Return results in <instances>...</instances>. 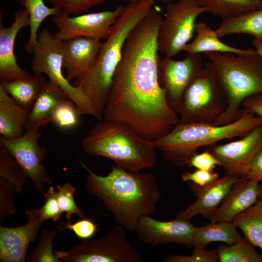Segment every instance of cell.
I'll return each mask as SVG.
<instances>
[{"label": "cell", "mask_w": 262, "mask_h": 262, "mask_svg": "<svg viewBox=\"0 0 262 262\" xmlns=\"http://www.w3.org/2000/svg\"><path fill=\"white\" fill-rule=\"evenodd\" d=\"M162 18L152 8L129 34L103 112V119L123 123L154 141L180 122L160 81L157 40Z\"/></svg>", "instance_id": "cell-1"}, {"label": "cell", "mask_w": 262, "mask_h": 262, "mask_svg": "<svg viewBox=\"0 0 262 262\" xmlns=\"http://www.w3.org/2000/svg\"><path fill=\"white\" fill-rule=\"evenodd\" d=\"M80 163L88 173L86 180L88 191L99 198L118 225L129 231H135L142 217L156 211L162 196L152 173H132L115 164L102 176Z\"/></svg>", "instance_id": "cell-2"}, {"label": "cell", "mask_w": 262, "mask_h": 262, "mask_svg": "<svg viewBox=\"0 0 262 262\" xmlns=\"http://www.w3.org/2000/svg\"><path fill=\"white\" fill-rule=\"evenodd\" d=\"M155 1L139 0L124 6L109 36L102 43L94 66L73 84L89 99L95 111V118L99 121L103 119L113 78L122 57L125 43L132 30L153 8Z\"/></svg>", "instance_id": "cell-3"}, {"label": "cell", "mask_w": 262, "mask_h": 262, "mask_svg": "<svg viewBox=\"0 0 262 262\" xmlns=\"http://www.w3.org/2000/svg\"><path fill=\"white\" fill-rule=\"evenodd\" d=\"M81 145L86 153L109 159L132 173L152 168L156 162L155 141L118 122L99 120L87 131Z\"/></svg>", "instance_id": "cell-4"}, {"label": "cell", "mask_w": 262, "mask_h": 262, "mask_svg": "<svg viewBox=\"0 0 262 262\" xmlns=\"http://www.w3.org/2000/svg\"><path fill=\"white\" fill-rule=\"evenodd\" d=\"M262 124V119L244 109L240 117L224 125L178 123L167 134L155 141L157 149L172 164L187 165L197 149L218 141L242 137Z\"/></svg>", "instance_id": "cell-5"}, {"label": "cell", "mask_w": 262, "mask_h": 262, "mask_svg": "<svg viewBox=\"0 0 262 262\" xmlns=\"http://www.w3.org/2000/svg\"><path fill=\"white\" fill-rule=\"evenodd\" d=\"M203 55L211 64L228 102L226 110L213 125L231 123L241 115L245 99L262 93V58L256 50L248 54L207 52Z\"/></svg>", "instance_id": "cell-6"}, {"label": "cell", "mask_w": 262, "mask_h": 262, "mask_svg": "<svg viewBox=\"0 0 262 262\" xmlns=\"http://www.w3.org/2000/svg\"><path fill=\"white\" fill-rule=\"evenodd\" d=\"M228 105L226 94L209 62L186 89L176 113L180 123L213 124Z\"/></svg>", "instance_id": "cell-7"}, {"label": "cell", "mask_w": 262, "mask_h": 262, "mask_svg": "<svg viewBox=\"0 0 262 262\" xmlns=\"http://www.w3.org/2000/svg\"><path fill=\"white\" fill-rule=\"evenodd\" d=\"M64 41L49 30L44 29L38 34L31 61L33 74H45L57 84L74 103L80 115L96 114L89 99L78 87L72 85L63 73Z\"/></svg>", "instance_id": "cell-8"}, {"label": "cell", "mask_w": 262, "mask_h": 262, "mask_svg": "<svg viewBox=\"0 0 262 262\" xmlns=\"http://www.w3.org/2000/svg\"><path fill=\"white\" fill-rule=\"evenodd\" d=\"M118 225L100 237L82 240L67 251H54L60 262H140L141 255Z\"/></svg>", "instance_id": "cell-9"}, {"label": "cell", "mask_w": 262, "mask_h": 262, "mask_svg": "<svg viewBox=\"0 0 262 262\" xmlns=\"http://www.w3.org/2000/svg\"><path fill=\"white\" fill-rule=\"evenodd\" d=\"M166 5L158 33V47L165 57L174 58L192 38L198 16L207 11L196 0H178Z\"/></svg>", "instance_id": "cell-10"}, {"label": "cell", "mask_w": 262, "mask_h": 262, "mask_svg": "<svg viewBox=\"0 0 262 262\" xmlns=\"http://www.w3.org/2000/svg\"><path fill=\"white\" fill-rule=\"evenodd\" d=\"M42 135L40 129L28 130L16 139H7L0 136V144L13 156L36 189L43 192L45 184H51L52 180L42 164L47 150L38 144Z\"/></svg>", "instance_id": "cell-11"}, {"label": "cell", "mask_w": 262, "mask_h": 262, "mask_svg": "<svg viewBox=\"0 0 262 262\" xmlns=\"http://www.w3.org/2000/svg\"><path fill=\"white\" fill-rule=\"evenodd\" d=\"M124 8V6L120 5L113 10L80 14L75 16H70L62 11L53 16L58 29L54 34L63 41L78 37L100 40L106 39Z\"/></svg>", "instance_id": "cell-12"}, {"label": "cell", "mask_w": 262, "mask_h": 262, "mask_svg": "<svg viewBox=\"0 0 262 262\" xmlns=\"http://www.w3.org/2000/svg\"><path fill=\"white\" fill-rule=\"evenodd\" d=\"M262 149V124L241 139L222 145L214 144L207 150L220 162L226 175L246 177L249 165Z\"/></svg>", "instance_id": "cell-13"}, {"label": "cell", "mask_w": 262, "mask_h": 262, "mask_svg": "<svg viewBox=\"0 0 262 262\" xmlns=\"http://www.w3.org/2000/svg\"><path fill=\"white\" fill-rule=\"evenodd\" d=\"M201 54L188 53L180 60L164 57L160 60L161 84L168 102L176 113L186 89L203 66Z\"/></svg>", "instance_id": "cell-14"}, {"label": "cell", "mask_w": 262, "mask_h": 262, "mask_svg": "<svg viewBox=\"0 0 262 262\" xmlns=\"http://www.w3.org/2000/svg\"><path fill=\"white\" fill-rule=\"evenodd\" d=\"M196 229L191 219L176 217L160 221L145 216L140 219L135 231L141 242L152 246L173 243L191 246Z\"/></svg>", "instance_id": "cell-15"}, {"label": "cell", "mask_w": 262, "mask_h": 262, "mask_svg": "<svg viewBox=\"0 0 262 262\" xmlns=\"http://www.w3.org/2000/svg\"><path fill=\"white\" fill-rule=\"evenodd\" d=\"M27 221L17 227L0 226V261L24 262L28 246L33 240L43 223L38 209L25 212Z\"/></svg>", "instance_id": "cell-16"}, {"label": "cell", "mask_w": 262, "mask_h": 262, "mask_svg": "<svg viewBox=\"0 0 262 262\" xmlns=\"http://www.w3.org/2000/svg\"><path fill=\"white\" fill-rule=\"evenodd\" d=\"M30 25L29 16L24 8L14 13V20L9 27H5L0 21V80L8 82L27 78L30 76L28 71L18 66L15 54L16 36L23 28Z\"/></svg>", "instance_id": "cell-17"}, {"label": "cell", "mask_w": 262, "mask_h": 262, "mask_svg": "<svg viewBox=\"0 0 262 262\" xmlns=\"http://www.w3.org/2000/svg\"><path fill=\"white\" fill-rule=\"evenodd\" d=\"M102 44L100 40L84 37L64 41L63 67L69 82L82 78L91 70Z\"/></svg>", "instance_id": "cell-18"}, {"label": "cell", "mask_w": 262, "mask_h": 262, "mask_svg": "<svg viewBox=\"0 0 262 262\" xmlns=\"http://www.w3.org/2000/svg\"><path fill=\"white\" fill-rule=\"evenodd\" d=\"M259 192V182L240 178L234 183L221 206L203 215L211 222H232L236 216L258 201Z\"/></svg>", "instance_id": "cell-19"}, {"label": "cell", "mask_w": 262, "mask_h": 262, "mask_svg": "<svg viewBox=\"0 0 262 262\" xmlns=\"http://www.w3.org/2000/svg\"><path fill=\"white\" fill-rule=\"evenodd\" d=\"M240 178L226 175L204 187L192 183L191 186L197 194V199L185 210L179 213L176 217L191 219L196 215L203 214L214 210L222 202L234 183Z\"/></svg>", "instance_id": "cell-20"}, {"label": "cell", "mask_w": 262, "mask_h": 262, "mask_svg": "<svg viewBox=\"0 0 262 262\" xmlns=\"http://www.w3.org/2000/svg\"><path fill=\"white\" fill-rule=\"evenodd\" d=\"M68 98L57 84L48 79L29 112L25 130L40 129L51 122L58 105Z\"/></svg>", "instance_id": "cell-21"}, {"label": "cell", "mask_w": 262, "mask_h": 262, "mask_svg": "<svg viewBox=\"0 0 262 262\" xmlns=\"http://www.w3.org/2000/svg\"><path fill=\"white\" fill-rule=\"evenodd\" d=\"M29 112L0 86V136L7 139L22 136Z\"/></svg>", "instance_id": "cell-22"}, {"label": "cell", "mask_w": 262, "mask_h": 262, "mask_svg": "<svg viewBox=\"0 0 262 262\" xmlns=\"http://www.w3.org/2000/svg\"><path fill=\"white\" fill-rule=\"evenodd\" d=\"M195 33L196 37L183 48L182 51L194 54L217 52L235 54H248L255 51L252 49H239L224 43L220 40L215 30L204 21L196 23Z\"/></svg>", "instance_id": "cell-23"}, {"label": "cell", "mask_w": 262, "mask_h": 262, "mask_svg": "<svg viewBox=\"0 0 262 262\" xmlns=\"http://www.w3.org/2000/svg\"><path fill=\"white\" fill-rule=\"evenodd\" d=\"M47 81L44 74H34L25 78L1 82L0 86L16 102L30 111Z\"/></svg>", "instance_id": "cell-24"}, {"label": "cell", "mask_w": 262, "mask_h": 262, "mask_svg": "<svg viewBox=\"0 0 262 262\" xmlns=\"http://www.w3.org/2000/svg\"><path fill=\"white\" fill-rule=\"evenodd\" d=\"M237 227L232 222H211L201 227L196 228L193 237L191 246L194 247H206L213 242H222L229 245L241 239Z\"/></svg>", "instance_id": "cell-25"}, {"label": "cell", "mask_w": 262, "mask_h": 262, "mask_svg": "<svg viewBox=\"0 0 262 262\" xmlns=\"http://www.w3.org/2000/svg\"><path fill=\"white\" fill-rule=\"evenodd\" d=\"M207 13L221 17L222 21L233 19L262 6L259 0H196Z\"/></svg>", "instance_id": "cell-26"}, {"label": "cell", "mask_w": 262, "mask_h": 262, "mask_svg": "<svg viewBox=\"0 0 262 262\" xmlns=\"http://www.w3.org/2000/svg\"><path fill=\"white\" fill-rule=\"evenodd\" d=\"M215 31L219 38L239 33L262 38V6L240 16L222 21Z\"/></svg>", "instance_id": "cell-27"}, {"label": "cell", "mask_w": 262, "mask_h": 262, "mask_svg": "<svg viewBox=\"0 0 262 262\" xmlns=\"http://www.w3.org/2000/svg\"><path fill=\"white\" fill-rule=\"evenodd\" d=\"M18 3L27 11L30 20V34L25 44L27 53L32 54L36 46L38 30L42 22L48 17L55 16L62 11L57 7H49L44 0H17Z\"/></svg>", "instance_id": "cell-28"}, {"label": "cell", "mask_w": 262, "mask_h": 262, "mask_svg": "<svg viewBox=\"0 0 262 262\" xmlns=\"http://www.w3.org/2000/svg\"><path fill=\"white\" fill-rule=\"evenodd\" d=\"M232 222L253 246L262 250V200L259 199Z\"/></svg>", "instance_id": "cell-29"}, {"label": "cell", "mask_w": 262, "mask_h": 262, "mask_svg": "<svg viewBox=\"0 0 262 262\" xmlns=\"http://www.w3.org/2000/svg\"><path fill=\"white\" fill-rule=\"evenodd\" d=\"M216 250L221 262H262V255L245 237L229 246L220 245Z\"/></svg>", "instance_id": "cell-30"}, {"label": "cell", "mask_w": 262, "mask_h": 262, "mask_svg": "<svg viewBox=\"0 0 262 262\" xmlns=\"http://www.w3.org/2000/svg\"><path fill=\"white\" fill-rule=\"evenodd\" d=\"M0 177L16 186L21 193L28 177L11 153L0 144Z\"/></svg>", "instance_id": "cell-31"}, {"label": "cell", "mask_w": 262, "mask_h": 262, "mask_svg": "<svg viewBox=\"0 0 262 262\" xmlns=\"http://www.w3.org/2000/svg\"><path fill=\"white\" fill-rule=\"evenodd\" d=\"M64 226H59L50 230L42 229L38 245L32 253L29 261L33 262H60L53 251V241L55 236L65 230Z\"/></svg>", "instance_id": "cell-32"}, {"label": "cell", "mask_w": 262, "mask_h": 262, "mask_svg": "<svg viewBox=\"0 0 262 262\" xmlns=\"http://www.w3.org/2000/svg\"><path fill=\"white\" fill-rule=\"evenodd\" d=\"M79 114L72 100L66 98L57 106L51 122L62 129L68 130L75 128L78 123Z\"/></svg>", "instance_id": "cell-33"}, {"label": "cell", "mask_w": 262, "mask_h": 262, "mask_svg": "<svg viewBox=\"0 0 262 262\" xmlns=\"http://www.w3.org/2000/svg\"><path fill=\"white\" fill-rule=\"evenodd\" d=\"M57 196L59 207L63 213H66L67 223L70 222L73 214H77L82 218L85 215L78 207L74 199L75 188L70 182L57 186Z\"/></svg>", "instance_id": "cell-34"}, {"label": "cell", "mask_w": 262, "mask_h": 262, "mask_svg": "<svg viewBox=\"0 0 262 262\" xmlns=\"http://www.w3.org/2000/svg\"><path fill=\"white\" fill-rule=\"evenodd\" d=\"M50 4L60 8L68 15H80L87 10L108 0L135 2L139 0H45Z\"/></svg>", "instance_id": "cell-35"}, {"label": "cell", "mask_w": 262, "mask_h": 262, "mask_svg": "<svg viewBox=\"0 0 262 262\" xmlns=\"http://www.w3.org/2000/svg\"><path fill=\"white\" fill-rule=\"evenodd\" d=\"M18 193L15 185L0 177V223L16 212L14 197Z\"/></svg>", "instance_id": "cell-36"}, {"label": "cell", "mask_w": 262, "mask_h": 262, "mask_svg": "<svg viewBox=\"0 0 262 262\" xmlns=\"http://www.w3.org/2000/svg\"><path fill=\"white\" fill-rule=\"evenodd\" d=\"M45 201L39 209L40 217L42 222H46L51 220L56 222L59 219L63 214L59 207L57 192L53 186H50L49 190L44 194Z\"/></svg>", "instance_id": "cell-37"}, {"label": "cell", "mask_w": 262, "mask_h": 262, "mask_svg": "<svg viewBox=\"0 0 262 262\" xmlns=\"http://www.w3.org/2000/svg\"><path fill=\"white\" fill-rule=\"evenodd\" d=\"M164 262H220L217 250H207L205 247H194L193 254L190 256L173 255L167 257Z\"/></svg>", "instance_id": "cell-38"}, {"label": "cell", "mask_w": 262, "mask_h": 262, "mask_svg": "<svg viewBox=\"0 0 262 262\" xmlns=\"http://www.w3.org/2000/svg\"><path fill=\"white\" fill-rule=\"evenodd\" d=\"M65 229L72 231L75 235L82 240L88 239L96 232L98 225L90 219L83 218L74 223L64 224Z\"/></svg>", "instance_id": "cell-39"}, {"label": "cell", "mask_w": 262, "mask_h": 262, "mask_svg": "<svg viewBox=\"0 0 262 262\" xmlns=\"http://www.w3.org/2000/svg\"><path fill=\"white\" fill-rule=\"evenodd\" d=\"M197 169L213 171L215 165H220L219 161L207 149L200 153H196L187 165Z\"/></svg>", "instance_id": "cell-40"}, {"label": "cell", "mask_w": 262, "mask_h": 262, "mask_svg": "<svg viewBox=\"0 0 262 262\" xmlns=\"http://www.w3.org/2000/svg\"><path fill=\"white\" fill-rule=\"evenodd\" d=\"M183 181H191L199 186H205L218 179V175L216 172L204 170L197 169L193 172H186L181 176Z\"/></svg>", "instance_id": "cell-41"}, {"label": "cell", "mask_w": 262, "mask_h": 262, "mask_svg": "<svg viewBox=\"0 0 262 262\" xmlns=\"http://www.w3.org/2000/svg\"><path fill=\"white\" fill-rule=\"evenodd\" d=\"M246 178L258 182H262V149L251 161Z\"/></svg>", "instance_id": "cell-42"}, {"label": "cell", "mask_w": 262, "mask_h": 262, "mask_svg": "<svg viewBox=\"0 0 262 262\" xmlns=\"http://www.w3.org/2000/svg\"><path fill=\"white\" fill-rule=\"evenodd\" d=\"M242 108L262 119V93L245 99L243 102Z\"/></svg>", "instance_id": "cell-43"}, {"label": "cell", "mask_w": 262, "mask_h": 262, "mask_svg": "<svg viewBox=\"0 0 262 262\" xmlns=\"http://www.w3.org/2000/svg\"><path fill=\"white\" fill-rule=\"evenodd\" d=\"M252 43L257 52L262 58V38L254 37Z\"/></svg>", "instance_id": "cell-44"}, {"label": "cell", "mask_w": 262, "mask_h": 262, "mask_svg": "<svg viewBox=\"0 0 262 262\" xmlns=\"http://www.w3.org/2000/svg\"><path fill=\"white\" fill-rule=\"evenodd\" d=\"M259 199L262 200V184L259 185Z\"/></svg>", "instance_id": "cell-45"}, {"label": "cell", "mask_w": 262, "mask_h": 262, "mask_svg": "<svg viewBox=\"0 0 262 262\" xmlns=\"http://www.w3.org/2000/svg\"><path fill=\"white\" fill-rule=\"evenodd\" d=\"M161 3L164 4H167L171 2L174 1V0H159Z\"/></svg>", "instance_id": "cell-46"}, {"label": "cell", "mask_w": 262, "mask_h": 262, "mask_svg": "<svg viewBox=\"0 0 262 262\" xmlns=\"http://www.w3.org/2000/svg\"></svg>", "instance_id": "cell-47"}]
</instances>
